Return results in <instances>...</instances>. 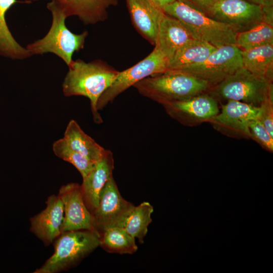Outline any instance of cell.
Wrapping results in <instances>:
<instances>
[{
  "instance_id": "obj_1",
  "label": "cell",
  "mask_w": 273,
  "mask_h": 273,
  "mask_svg": "<svg viewBox=\"0 0 273 273\" xmlns=\"http://www.w3.org/2000/svg\"><path fill=\"white\" fill-rule=\"evenodd\" d=\"M68 67L69 70L62 83L64 95L87 98L95 122L102 123V119L97 109L98 102L120 71L100 60L86 63L78 59L73 60Z\"/></svg>"
},
{
  "instance_id": "obj_2",
  "label": "cell",
  "mask_w": 273,
  "mask_h": 273,
  "mask_svg": "<svg viewBox=\"0 0 273 273\" xmlns=\"http://www.w3.org/2000/svg\"><path fill=\"white\" fill-rule=\"evenodd\" d=\"M133 86L141 95L163 106L207 93L212 87L193 76L171 72L147 77Z\"/></svg>"
},
{
  "instance_id": "obj_3",
  "label": "cell",
  "mask_w": 273,
  "mask_h": 273,
  "mask_svg": "<svg viewBox=\"0 0 273 273\" xmlns=\"http://www.w3.org/2000/svg\"><path fill=\"white\" fill-rule=\"evenodd\" d=\"M53 243V254L33 273H58L76 266L99 246V235L89 230L65 231Z\"/></svg>"
},
{
  "instance_id": "obj_4",
  "label": "cell",
  "mask_w": 273,
  "mask_h": 273,
  "mask_svg": "<svg viewBox=\"0 0 273 273\" xmlns=\"http://www.w3.org/2000/svg\"><path fill=\"white\" fill-rule=\"evenodd\" d=\"M47 7L53 18L49 31L43 38L28 44L26 48L31 56L54 54L68 66L73 61V53L83 48L88 32L75 34L69 30L65 25L67 17L55 0L48 3Z\"/></svg>"
},
{
  "instance_id": "obj_5",
  "label": "cell",
  "mask_w": 273,
  "mask_h": 273,
  "mask_svg": "<svg viewBox=\"0 0 273 273\" xmlns=\"http://www.w3.org/2000/svg\"><path fill=\"white\" fill-rule=\"evenodd\" d=\"M163 12L178 20L196 38L216 48L235 44L236 32L228 24L175 0L165 6Z\"/></svg>"
},
{
  "instance_id": "obj_6",
  "label": "cell",
  "mask_w": 273,
  "mask_h": 273,
  "mask_svg": "<svg viewBox=\"0 0 273 273\" xmlns=\"http://www.w3.org/2000/svg\"><path fill=\"white\" fill-rule=\"evenodd\" d=\"M208 93L216 100H236L259 106L267 98L273 97V84L242 67Z\"/></svg>"
},
{
  "instance_id": "obj_7",
  "label": "cell",
  "mask_w": 273,
  "mask_h": 273,
  "mask_svg": "<svg viewBox=\"0 0 273 273\" xmlns=\"http://www.w3.org/2000/svg\"><path fill=\"white\" fill-rule=\"evenodd\" d=\"M242 67L241 50L235 44H229L217 48L200 63L166 72L187 74L213 86Z\"/></svg>"
},
{
  "instance_id": "obj_8",
  "label": "cell",
  "mask_w": 273,
  "mask_h": 273,
  "mask_svg": "<svg viewBox=\"0 0 273 273\" xmlns=\"http://www.w3.org/2000/svg\"><path fill=\"white\" fill-rule=\"evenodd\" d=\"M209 17L228 24L238 33L262 22L273 24V6L263 7L245 0H219Z\"/></svg>"
},
{
  "instance_id": "obj_9",
  "label": "cell",
  "mask_w": 273,
  "mask_h": 273,
  "mask_svg": "<svg viewBox=\"0 0 273 273\" xmlns=\"http://www.w3.org/2000/svg\"><path fill=\"white\" fill-rule=\"evenodd\" d=\"M168 58L155 47L146 57L132 67L120 71L112 84L100 97L97 105L102 110L125 90L140 80L165 73L168 70Z\"/></svg>"
},
{
  "instance_id": "obj_10",
  "label": "cell",
  "mask_w": 273,
  "mask_h": 273,
  "mask_svg": "<svg viewBox=\"0 0 273 273\" xmlns=\"http://www.w3.org/2000/svg\"><path fill=\"white\" fill-rule=\"evenodd\" d=\"M134 206L122 197L112 176L101 192L97 207L91 213L95 231L100 235L109 228H123Z\"/></svg>"
},
{
  "instance_id": "obj_11",
  "label": "cell",
  "mask_w": 273,
  "mask_h": 273,
  "mask_svg": "<svg viewBox=\"0 0 273 273\" xmlns=\"http://www.w3.org/2000/svg\"><path fill=\"white\" fill-rule=\"evenodd\" d=\"M172 118L186 125L210 121L219 113L217 100L208 92L163 106Z\"/></svg>"
},
{
  "instance_id": "obj_12",
  "label": "cell",
  "mask_w": 273,
  "mask_h": 273,
  "mask_svg": "<svg viewBox=\"0 0 273 273\" xmlns=\"http://www.w3.org/2000/svg\"><path fill=\"white\" fill-rule=\"evenodd\" d=\"M58 195L64 207L62 233L79 230L95 231L92 215L83 201L79 184L71 183L62 186Z\"/></svg>"
},
{
  "instance_id": "obj_13",
  "label": "cell",
  "mask_w": 273,
  "mask_h": 273,
  "mask_svg": "<svg viewBox=\"0 0 273 273\" xmlns=\"http://www.w3.org/2000/svg\"><path fill=\"white\" fill-rule=\"evenodd\" d=\"M259 115V106L229 100L221 105V112L209 121L218 130L250 138L249 124L251 121L258 119Z\"/></svg>"
},
{
  "instance_id": "obj_14",
  "label": "cell",
  "mask_w": 273,
  "mask_h": 273,
  "mask_svg": "<svg viewBox=\"0 0 273 273\" xmlns=\"http://www.w3.org/2000/svg\"><path fill=\"white\" fill-rule=\"evenodd\" d=\"M46 203V208L29 220L30 232L47 246L53 243L62 233L64 207L58 195L49 196Z\"/></svg>"
},
{
  "instance_id": "obj_15",
  "label": "cell",
  "mask_w": 273,
  "mask_h": 273,
  "mask_svg": "<svg viewBox=\"0 0 273 273\" xmlns=\"http://www.w3.org/2000/svg\"><path fill=\"white\" fill-rule=\"evenodd\" d=\"M114 168L113 153L108 150L89 174L82 178L80 191L85 206L91 213L97 207L101 192L113 176Z\"/></svg>"
},
{
  "instance_id": "obj_16",
  "label": "cell",
  "mask_w": 273,
  "mask_h": 273,
  "mask_svg": "<svg viewBox=\"0 0 273 273\" xmlns=\"http://www.w3.org/2000/svg\"><path fill=\"white\" fill-rule=\"evenodd\" d=\"M132 23L152 44L156 42L159 25L164 13L148 0H125Z\"/></svg>"
},
{
  "instance_id": "obj_17",
  "label": "cell",
  "mask_w": 273,
  "mask_h": 273,
  "mask_svg": "<svg viewBox=\"0 0 273 273\" xmlns=\"http://www.w3.org/2000/svg\"><path fill=\"white\" fill-rule=\"evenodd\" d=\"M66 16H75L84 24H95L106 20L108 10L118 0H55Z\"/></svg>"
},
{
  "instance_id": "obj_18",
  "label": "cell",
  "mask_w": 273,
  "mask_h": 273,
  "mask_svg": "<svg viewBox=\"0 0 273 273\" xmlns=\"http://www.w3.org/2000/svg\"><path fill=\"white\" fill-rule=\"evenodd\" d=\"M194 39L196 38L178 20L164 13L154 46L169 59L176 51Z\"/></svg>"
},
{
  "instance_id": "obj_19",
  "label": "cell",
  "mask_w": 273,
  "mask_h": 273,
  "mask_svg": "<svg viewBox=\"0 0 273 273\" xmlns=\"http://www.w3.org/2000/svg\"><path fill=\"white\" fill-rule=\"evenodd\" d=\"M63 139L72 149L95 162L100 160L108 150L86 134L74 120L68 123Z\"/></svg>"
},
{
  "instance_id": "obj_20",
  "label": "cell",
  "mask_w": 273,
  "mask_h": 273,
  "mask_svg": "<svg viewBox=\"0 0 273 273\" xmlns=\"http://www.w3.org/2000/svg\"><path fill=\"white\" fill-rule=\"evenodd\" d=\"M216 48L207 42L194 39L176 51L168 59L167 71L176 70L200 63Z\"/></svg>"
},
{
  "instance_id": "obj_21",
  "label": "cell",
  "mask_w": 273,
  "mask_h": 273,
  "mask_svg": "<svg viewBox=\"0 0 273 273\" xmlns=\"http://www.w3.org/2000/svg\"><path fill=\"white\" fill-rule=\"evenodd\" d=\"M243 67L251 73L272 82L273 44L241 50Z\"/></svg>"
},
{
  "instance_id": "obj_22",
  "label": "cell",
  "mask_w": 273,
  "mask_h": 273,
  "mask_svg": "<svg viewBox=\"0 0 273 273\" xmlns=\"http://www.w3.org/2000/svg\"><path fill=\"white\" fill-rule=\"evenodd\" d=\"M17 0H0V55L14 60H23L31 56L13 36L6 20L7 12Z\"/></svg>"
},
{
  "instance_id": "obj_23",
  "label": "cell",
  "mask_w": 273,
  "mask_h": 273,
  "mask_svg": "<svg viewBox=\"0 0 273 273\" xmlns=\"http://www.w3.org/2000/svg\"><path fill=\"white\" fill-rule=\"evenodd\" d=\"M135 239L124 228L114 227L99 235V246L109 253L132 254L138 250Z\"/></svg>"
},
{
  "instance_id": "obj_24",
  "label": "cell",
  "mask_w": 273,
  "mask_h": 273,
  "mask_svg": "<svg viewBox=\"0 0 273 273\" xmlns=\"http://www.w3.org/2000/svg\"><path fill=\"white\" fill-rule=\"evenodd\" d=\"M268 44H273V24L269 22H261L236 35L235 44L241 50Z\"/></svg>"
},
{
  "instance_id": "obj_25",
  "label": "cell",
  "mask_w": 273,
  "mask_h": 273,
  "mask_svg": "<svg viewBox=\"0 0 273 273\" xmlns=\"http://www.w3.org/2000/svg\"><path fill=\"white\" fill-rule=\"evenodd\" d=\"M153 211V207L149 202L141 203L134 207L123 226L131 236L138 239L140 243L144 242L148 226L152 221Z\"/></svg>"
},
{
  "instance_id": "obj_26",
  "label": "cell",
  "mask_w": 273,
  "mask_h": 273,
  "mask_svg": "<svg viewBox=\"0 0 273 273\" xmlns=\"http://www.w3.org/2000/svg\"><path fill=\"white\" fill-rule=\"evenodd\" d=\"M53 151L58 157L72 164L80 172L82 178L89 174L96 163L72 149L63 138L54 143Z\"/></svg>"
},
{
  "instance_id": "obj_27",
  "label": "cell",
  "mask_w": 273,
  "mask_h": 273,
  "mask_svg": "<svg viewBox=\"0 0 273 273\" xmlns=\"http://www.w3.org/2000/svg\"><path fill=\"white\" fill-rule=\"evenodd\" d=\"M249 129L250 138H253L265 149L272 152L273 137L258 119L250 121Z\"/></svg>"
},
{
  "instance_id": "obj_28",
  "label": "cell",
  "mask_w": 273,
  "mask_h": 273,
  "mask_svg": "<svg viewBox=\"0 0 273 273\" xmlns=\"http://www.w3.org/2000/svg\"><path fill=\"white\" fill-rule=\"evenodd\" d=\"M260 115L258 119L273 137V97H269L259 106Z\"/></svg>"
},
{
  "instance_id": "obj_29",
  "label": "cell",
  "mask_w": 273,
  "mask_h": 273,
  "mask_svg": "<svg viewBox=\"0 0 273 273\" xmlns=\"http://www.w3.org/2000/svg\"><path fill=\"white\" fill-rule=\"evenodd\" d=\"M209 17L211 11L219 0H176Z\"/></svg>"
},
{
  "instance_id": "obj_30",
  "label": "cell",
  "mask_w": 273,
  "mask_h": 273,
  "mask_svg": "<svg viewBox=\"0 0 273 273\" xmlns=\"http://www.w3.org/2000/svg\"><path fill=\"white\" fill-rule=\"evenodd\" d=\"M153 4L162 10L166 5L174 2L175 0H148Z\"/></svg>"
},
{
  "instance_id": "obj_31",
  "label": "cell",
  "mask_w": 273,
  "mask_h": 273,
  "mask_svg": "<svg viewBox=\"0 0 273 273\" xmlns=\"http://www.w3.org/2000/svg\"><path fill=\"white\" fill-rule=\"evenodd\" d=\"M248 2L263 7L273 6V0H245Z\"/></svg>"
}]
</instances>
